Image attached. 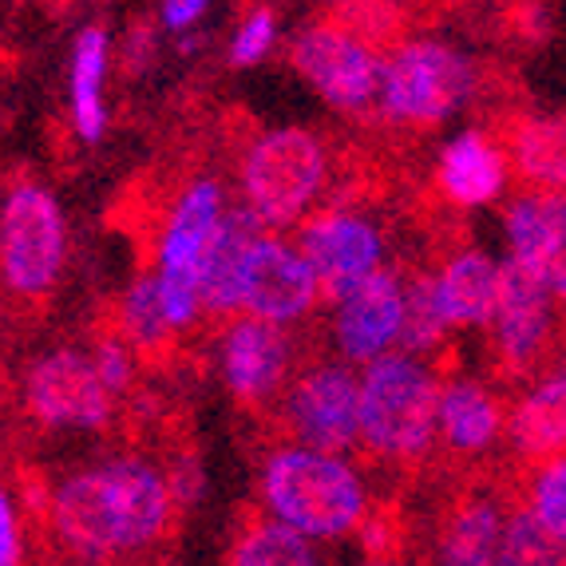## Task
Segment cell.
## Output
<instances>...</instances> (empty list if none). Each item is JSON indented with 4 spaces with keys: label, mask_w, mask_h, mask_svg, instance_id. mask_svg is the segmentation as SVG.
<instances>
[{
    "label": "cell",
    "mask_w": 566,
    "mask_h": 566,
    "mask_svg": "<svg viewBox=\"0 0 566 566\" xmlns=\"http://www.w3.org/2000/svg\"><path fill=\"white\" fill-rule=\"evenodd\" d=\"M175 507L167 472L127 455L67 472L52 488L48 523L67 555L112 563L151 551L167 535Z\"/></svg>",
    "instance_id": "6da1fadb"
},
{
    "label": "cell",
    "mask_w": 566,
    "mask_h": 566,
    "mask_svg": "<svg viewBox=\"0 0 566 566\" xmlns=\"http://www.w3.org/2000/svg\"><path fill=\"white\" fill-rule=\"evenodd\" d=\"M444 380L424 357L385 353L360 373V444L380 460L416 463L440 436Z\"/></svg>",
    "instance_id": "7a4b0ae2"
},
{
    "label": "cell",
    "mask_w": 566,
    "mask_h": 566,
    "mask_svg": "<svg viewBox=\"0 0 566 566\" xmlns=\"http://www.w3.org/2000/svg\"><path fill=\"white\" fill-rule=\"evenodd\" d=\"M262 500L270 515L313 538H345L365 523V483L337 452L285 444L262 468Z\"/></svg>",
    "instance_id": "3957f363"
},
{
    "label": "cell",
    "mask_w": 566,
    "mask_h": 566,
    "mask_svg": "<svg viewBox=\"0 0 566 566\" xmlns=\"http://www.w3.org/2000/svg\"><path fill=\"white\" fill-rule=\"evenodd\" d=\"M325 175H329V159L310 127H277L258 135L238 167L245 207L270 230L293 227L317 202Z\"/></svg>",
    "instance_id": "277c9868"
},
{
    "label": "cell",
    "mask_w": 566,
    "mask_h": 566,
    "mask_svg": "<svg viewBox=\"0 0 566 566\" xmlns=\"http://www.w3.org/2000/svg\"><path fill=\"white\" fill-rule=\"evenodd\" d=\"M475 92L472 60L440 40H405L385 56L380 112L405 127H436L468 107Z\"/></svg>",
    "instance_id": "5b68a950"
},
{
    "label": "cell",
    "mask_w": 566,
    "mask_h": 566,
    "mask_svg": "<svg viewBox=\"0 0 566 566\" xmlns=\"http://www.w3.org/2000/svg\"><path fill=\"white\" fill-rule=\"evenodd\" d=\"M227 190L214 179H199L182 190L167 214L159 238V290L175 329H190L202 313V258L227 218Z\"/></svg>",
    "instance_id": "8992f818"
},
{
    "label": "cell",
    "mask_w": 566,
    "mask_h": 566,
    "mask_svg": "<svg viewBox=\"0 0 566 566\" xmlns=\"http://www.w3.org/2000/svg\"><path fill=\"white\" fill-rule=\"evenodd\" d=\"M67 254V222L56 195L32 179H20L4 195L0 214V265L17 297H44L60 282Z\"/></svg>",
    "instance_id": "52a82bcc"
},
{
    "label": "cell",
    "mask_w": 566,
    "mask_h": 566,
    "mask_svg": "<svg viewBox=\"0 0 566 566\" xmlns=\"http://www.w3.org/2000/svg\"><path fill=\"white\" fill-rule=\"evenodd\" d=\"M290 60L297 67V76L337 112L360 115L373 104H380L385 56L360 36H353L340 20H322V24L297 32Z\"/></svg>",
    "instance_id": "ba28073f"
},
{
    "label": "cell",
    "mask_w": 566,
    "mask_h": 566,
    "mask_svg": "<svg viewBox=\"0 0 566 566\" xmlns=\"http://www.w3.org/2000/svg\"><path fill=\"white\" fill-rule=\"evenodd\" d=\"M24 408L36 424L56 432H104L115 416V392L95 357L56 349L32 360L24 373Z\"/></svg>",
    "instance_id": "9c48e42d"
},
{
    "label": "cell",
    "mask_w": 566,
    "mask_h": 566,
    "mask_svg": "<svg viewBox=\"0 0 566 566\" xmlns=\"http://www.w3.org/2000/svg\"><path fill=\"white\" fill-rule=\"evenodd\" d=\"M285 428L297 444L322 452H353L360 444V377L349 365L305 368L285 397Z\"/></svg>",
    "instance_id": "30bf717a"
},
{
    "label": "cell",
    "mask_w": 566,
    "mask_h": 566,
    "mask_svg": "<svg viewBox=\"0 0 566 566\" xmlns=\"http://www.w3.org/2000/svg\"><path fill=\"white\" fill-rule=\"evenodd\" d=\"M297 245L313 262L317 277H322V293L329 302L349 297L357 285L385 270V238H380L377 222L353 214V210H325L313 214L302 230H297Z\"/></svg>",
    "instance_id": "8fae6325"
},
{
    "label": "cell",
    "mask_w": 566,
    "mask_h": 566,
    "mask_svg": "<svg viewBox=\"0 0 566 566\" xmlns=\"http://www.w3.org/2000/svg\"><path fill=\"white\" fill-rule=\"evenodd\" d=\"M555 290L547 277L538 274L535 265L511 254L503 262V290L495 317H491V340H495V357L507 373H531L535 360L543 357L551 340V305H555Z\"/></svg>",
    "instance_id": "7c38bea8"
},
{
    "label": "cell",
    "mask_w": 566,
    "mask_h": 566,
    "mask_svg": "<svg viewBox=\"0 0 566 566\" xmlns=\"http://www.w3.org/2000/svg\"><path fill=\"white\" fill-rule=\"evenodd\" d=\"M218 365L227 380L230 397L245 408H262L277 397L290 380L293 345L282 322L245 313L227 325L222 345H218Z\"/></svg>",
    "instance_id": "4fadbf2b"
},
{
    "label": "cell",
    "mask_w": 566,
    "mask_h": 566,
    "mask_svg": "<svg viewBox=\"0 0 566 566\" xmlns=\"http://www.w3.org/2000/svg\"><path fill=\"white\" fill-rule=\"evenodd\" d=\"M333 345L349 365H373L392 353L405 333V282L392 270H377L365 285L333 302Z\"/></svg>",
    "instance_id": "5bb4252c"
},
{
    "label": "cell",
    "mask_w": 566,
    "mask_h": 566,
    "mask_svg": "<svg viewBox=\"0 0 566 566\" xmlns=\"http://www.w3.org/2000/svg\"><path fill=\"white\" fill-rule=\"evenodd\" d=\"M322 297V277L305 258L302 245H290L282 238H258L250 277H245V313L270 317V322H302Z\"/></svg>",
    "instance_id": "9a60e30c"
},
{
    "label": "cell",
    "mask_w": 566,
    "mask_h": 566,
    "mask_svg": "<svg viewBox=\"0 0 566 566\" xmlns=\"http://www.w3.org/2000/svg\"><path fill=\"white\" fill-rule=\"evenodd\" d=\"M507 242L511 254L535 265L566 305V195L538 187L520 195L507 207Z\"/></svg>",
    "instance_id": "2e32d148"
},
{
    "label": "cell",
    "mask_w": 566,
    "mask_h": 566,
    "mask_svg": "<svg viewBox=\"0 0 566 566\" xmlns=\"http://www.w3.org/2000/svg\"><path fill=\"white\" fill-rule=\"evenodd\" d=\"M262 230L270 227L250 207L227 210L207 258H202V310L210 317H230L245 305V277H250Z\"/></svg>",
    "instance_id": "e0dca14e"
},
{
    "label": "cell",
    "mask_w": 566,
    "mask_h": 566,
    "mask_svg": "<svg viewBox=\"0 0 566 566\" xmlns=\"http://www.w3.org/2000/svg\"><path fill=\"white\" fill-rule=\"evenodd\" d=\"M507 151L495 147L483 132H463L440 151V195L452 207H488L507 187Z\"/></svg>",
    "instance_id": "ac0fdd59"
},
{
    "label": "cell",
    "mask_w": 566,
    "mask_h": 566,
    "mask_svg": "<svg viewBox=\"0 0 566 566\" xmlns=\"http://www.w3.org/2000/svg\"><path fill=\"white\" fill-rule=\"evenodd\" d=\"M503 290V262L483 250H460L452 262L436 274V293L444 305L452 329H488L495 317Z\"/></svg>",
    "instance_id": "d6986e66"
},
{
    "label": "cell",
    "mask_w": 566,
    "mask_h": 566,
    "mask_svg": "<svg viewBox=\"0 0 566 566\" xmlns=\"http://www.w3.org/2000/svg\"><path fill=\"white\" fill-rule=\"evenodd\" d=\"M507 444L523 463H538L566 455V373L538 380L507 416Z\"/></svg>",
    "instance_id": "ffe728a7"
},
{
    "label": "cell",
    "mask_w": 566,
    "mask_h": 566,
    "mask_svg": "<svg viewBox=\"0 0 566 566\" xmlns=\"http://www.w3.org/2000/svg\"><path fill=\"white\" fill-rule=\"evenodd\" d=\"M503 151L527 187L566 195V115H523L507 123Z\"/></svg>",
    "instance_id": "44dd1931"
},
{
    "label": "cell",
    "mask_w": 566,
    "mask_h": 566,
    "mask_svg": "<svg viewBox=\"0 0 566 566\" xmlns=\"http://www.w3.org/2000/svg\"><path fill=\"white\" fill-rule=\"evenodd\" d=\"M507 511L495 495H468L444 520L436 558L452 566H491L503 555Z\"/></svg>",
    "instance_id": "7402d4cb"
},
{
    "label": "cell",
    "mask_w": 566,
    "mask_h": 566,
    "mask_svg": "<svg viewBox=\"0 0 566 566\" xmlns=\"http://www.w3.org/2000/svg\"><path fill=\"white\" fill-rule=\"evenodd\" d=\"M500 432H507V416H503L500 400L491 397L488 388L475 385V380H452V385H444L440 440L455 455H483L500 440Z\"/></svg>",
    "instance_id": "603a6c76"
},
{
    "label": "cell",
    "mask_w": 566,
    "mask_h": 566,
    "mask_svg": "<svg viewBox=\"0 0 566 566\" xmlns=\"http://www.w3.org/2000/svg\"><path fill=\"white\" fill-rule=\"evenodd\" d=\"M104 76H107V32L84 29L76 40V56H72V115H76V132L84 143H99L107 127L104 107Z\"/></svg>",
    "instance_id": "cb8c5ba5"
},
{
    "label": "cell",
    "mask_w": 566,
    "mask_h": 566,
    "mask_svg": "<svg viewBox=\"0 0 566 566\" xmlns=\"http://www.w3.org/2000/svg\"><path fill=\"white\" fill-rule=\"evenodd\" d=\"M317 538L297 531L293 523L277 520H250L245 531L234 538V551H230V563L234 566H313L322 563Z\"/></svg>",
    "instance_id": "d4e9b609"
},
{
    "label": "cell",
    "mask_w": 566,
    "mask_h": 566,
    "mask_svg": "<svg viewBox=\"0 0 566 566\" xmlns=\"http://www.w3.org/2000/svg\"><path fill=\"white\" fill-rule=\"evenodd\" d=\"M119 333L132 340L135 349L147 360H159L170 349V340L179 337L175 322H170L167 305H163L159 274H143L132 282V290L123 293L119 305Z\"/></svg>",
    "instance_id": "484cf974"
},
{
    "label": "cell",
    "mask_w": 566,
    "mask_h": 566,
    "mask_svg": "<svg viewBox=\"0 0 566 566\" xmlns=\"http://www.w3.org/2000/svg\"><path fill=\"white\" fill-rule=\"evenodd\" d=\"M452 322L444 317L440 293H436V277L412 274L405 282V333H400V349L416 353V357H432L444 349Z\"/></svg>",
    "instance_id": "4316f807"
},
{
    "label": "cell",
    "mask_w": 566,
    "mask_h": 566,
    "mask_svg": "<svg viewBox=\"0 0 566 566\" xmlns=\"http://www.w3.org/2000/svg\"><path fill=\"white\" fill-rule=\"evenodd\" d=\"M503 566H558L566 563V543L543 523L535 507L507 511V531H503Z\"/></svg>",
    "instance_id": "83f0119b"
},
{
    "label": "cell",
    "mask_w": 566,
    "mask_h": 566,
    "mask_svg": "<svg viewBox=\"0 0 566 566\" xmlns=\"http://www.w3.org/2000/svg\"><path fill=\"white\" fill-rule=\"evenodd\" d=\"M333 20H340L368 48H377L380 56H388L392 48L405 44L408 17L400 0H340V9Z\"/></svg>",
    "instance_id": "f1b7e54d"
},
{
    "label": "cell",
    "mask_w": 566,
    "mask_h": 566,
    "mask_svg": "<svg viewBox=\"0 0 566 566\" xmlns=\"http://www.w3.org/2000/svg\"><path fill=\"white\" fill-rule=\"evenodd\" d=\"M527 503L543 515L551 531L566 543V455L538 463L527 480Z\"/></svg>",
    "instance_id": "f546056e"
},
{
    "label": "cell",
    "mask_w": 566,
    "mask_h": 566,
    "mask_svg": "<svg viewBox=\"0 0 566 566\" xmlns=\"http://www.w3.org/2000/svg\"><path fill=\"white\" fill-rule=\"evenodd\" d=\"M274 40H277L274 12L258 9L254 17H245V24L234 32V44H230V64H234V67L258 64V60H265V52L274 48Z\"/></svg>",
    "instance_id": "4dcf8cb0"
},
{
    "label": "cell",
    "mask_w": 566,
    "mask_h": 566,
    "mask_svg": "<svg viewBox=\"0 0 566 566\" xmlns=\"http://www.w3.org/2000/svg\"><path fill=\"white\" fill-rule=\"evenodd\" d=\"M132 349L135 345L127 337H99V345H95V353H92L115 397L132 388V377H135V353Z\"/></svg>",
    "instance_id": "1f68e13d"
},
{
    "label": "cell",
    "mask_w": 566,
    "mask_h": 566,
    "mask_svg": "<svg viewBox=\"0 0 566 566\" xmlns=\"http://www.w3.org/2000/svg\"><path fill=\"white\" fill-rule=\"evenodd\" d=\"M170 491H175V503L179 507H195V503L202 500V468L195 455H182V460L170 463Z\"/></svg>",
    "instance_id": "d6a6232c"
},
{
    "label": "cell",
    "mask_w": 566,
    "mask_h": 566,
    "mask_svg": "<svg viewBox=\"0 0 566 566\" xmlns=\"http://www.w3.org/2000/svg\"><path fill=\"white\" fill-rule=\"evenodd\" d=\"M155 64V29L151 24H135L123 40V67L127 76H143Z\"/></svg>",
    "instance_id": "836d02e7"
},
{
    "label": "cell",
    "mask_w": 566,
    "mask_h": 566,
    "mask_svg": "<svg viewBox=\"0 0 566 566\" xmlns=\"http://www.w3.org/2000/svg\"><path fill=\"white\" fill-rule=\"evenodd\" d=\"M24 538H20V515L12 507V495H4L0 503V563L4 566H17L24 558Z\"/></svg>",
    "instance_id": "e575fe53"
},
{
    "label": "cell",
    "mask_w": 566,
    "mask_h": 566,
    "mask_svg": "<svg viewBox=\"0 0 566 566\" xmlns=\"http://www.w3.org/2000/svg\"><path fill=\"white\" fill-rule=\"evenodd\" d=\"M210 0H163V24L170 32H190L207 17Z\"/></svg>",
    "instance_id": "d590c367"
},
{
    "label": "cell",
    "mask_w": 566,
    "mask_h": 566,
    "mask_svg": "<svg viewBox=\"0 0 566 566\" xmlns=\"http://www.w3.org/2000/svg\"><path fill=\"white\" fill-rule=\"evenodd\" d=\"M333 4H340V0H333Z\"/></svg>",
    "instance_id": "8d00e7d4"
}]
</instances>
